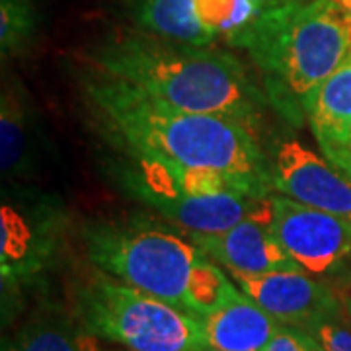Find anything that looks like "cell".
<instances>
[{"label": "cell", "instance_id": "7", "mask_svg": "<svg viewBox=\"0 0 351 351\" xmlns=\"http://www.w3.org/2000/svg\"><path fill=\"white\" fill-rule=\"evenodd\" d=\"M69 215L55 195L34 189H2L0 271L4 291L36 281L53 262Z\"/></svg>", "mask_w": 351, "mask_h": 351}, {"label": "cell", "instance_id": "6", "mask_svg": "<svg viewBox=\"0 0 351 351\" xmlns=\"http://www.w3.org/2000/svg\"><path fill=\"white\" fill-rule=\"evenodd\" d=\"M117 180L131 197L188 232L219 234L250 217L274 221V195L256 197L242 191L191 193L176 186L162 166L151 160L129 158L117 168Z\"/></svg>", "mask_w": 351, "mask_h": 351}, {"label": "cell", "instance_id": "4", "mask_svg": "<svg viewBox=\"0 0 351 351\" xmlns=\"http://www.w3.org/2000/svg\"><path fill=\"white\" fill-rule=\"evenodd\" d=\"M82 244L88 262L106 276L189 313L193 271L207 256L189 237L154 219L125 217L86 223Z\"/></svg>", "mask_w": 351, "mask_h": 351}, {"label": "cell", "instance_id": "2", "mask_svg": "<svg viewBox=\"0 0 351 351\" xmlns=\"http://www.w3.org/2000/svg\"><path fill=\"white\" fill-rule=\"evenodd\" d=\"M92 73L172 108L221 115L258 133L265 96L239 57L147 34H117L88 55Z\"/></svg>", "mask_w": 351, "mask_h": 351}, {"label": "cell", "instance_id": "23", "mask_svg": "<svg viewBox=\"0 0 351 351\" xmlns=\"http://www.w3.org/2000/svg\"><path fill=\"white\" fill-rule=\"evenodd\" d=\"M346 311H348V316H350V320H351V297L348 299V304H346Z\"/></svg>", "mask_w": 351, "mask_h": 351}, {"label": "cell", "instance_id": "11", "mask_svg": "<svg viewBox=\"0 0 351 351\" xmlns=\"http://www.w3.org/2000/svg\"><path fill=\"white\" fill-rule=\"evenodd\" d=\"M189 239L213 262L226 267L230 276H263L281 269H301L277 242L271 223L262 219H244L219 234L189 232Z\"/></svg>", "mask_w": 351, "mask_h": 351}, {"label": "cell", "instance_id": "21", "mask_svg": "<svg viewBox=\"0 0 351 351\" xmlns=\"http://www.w3.org/2000/svg\"><path fill=\"white\" fill-rule=\"evenodd\" d=\"M256 6H260L263 12L267 10V8H274V6H277V4H281V2H285V0H252Z\"/></svg>", "mask_w": 351, "mask_h": 351}, {"label": "cell", "instance_id": "13", "mask_svg": "<svg viewBox=\"0 0 351 351\" xmlns=\"http://www.w3.org/2000/svg\"><path fill=\"white\" fill-rule=\"evenodd\" d=\"M203 341L215 351H263L279 322L239 285L215 311L199 316Z\"/></svg>", "mask_w": 351, "mask_h": 351}, {"label": "cell", "instance_id": "5", "mask_svg": "<svg viewBox=\"0 0 351 351\" xmlns=\"http://www.w3.org/2000/svg\"><path fill=\"white\" fill-rule=\"evenodd\" d=\"M76 316L127 351H201L199 318L96 269L76 291Z\"/></svg>", "mask_w": 351, "mask_h": 351}, {"label": "cell", "instance_id": "16", "mask_svg": "<svg viewBox=\"0 0 351 351\" xmlns=\"http://www.w3.org/2000/svg\"><path fill=\"white\" fill-rule=\"evenodd\" d=\"M137 20L156 38L199 47L215 43L197 20L195 0H138Z\"/></svg>", "mask_w": 351, "mask_h": 351}, {"label": "cell", "instance_id": "22", "mask_svg": "<svg viewBox=\"0 0 351 351\" xmlns=\"http://www.w3.org/2000/svg\"><path fill=\"white\" fill-rule=\"evenodd\" d=\"M336 2H338L339 6H341V8H343L346 12L351 14V0H336Z\"/></svg>", "mask_w": 351, "mask_h": 351}, {"label": "cell", "instance_id": "9", "mask_svg": "<svg viewBox=\"0 0 351 351\" xmlns=\"http://www.w3.org/2000/svg\"><path fill=\"white\" fill-rule=\"evenodd\" d=\"M269 172L281 195L351 219V178L301 141H279L269 156Z\"/></svg>", "mask_w": 351, "mask_h": 351}, {"label": "cell", "instance_id": "10", "mask_svg": "<svg viewBox=\"0 0 351 351\" xmlns=\"http://www.w3.org/2000/svg\"><path fill=\"white\" fill-rule=\"evenodd\" d=\"M250 299L279 324L311 330L341 314L336 295L302 269H281L263 276H230Z\"/></svg>", "mask_w": 351, "mask_h": 351}, {"label": "cell", "instance_id": "19", "mask_svg": "<svg viewBox=\"0 0 351 351\" xmlns=\"http://www.w3.org/2000/svg\"><path fill=\"white\" fill-rule=\"evenodd\" d=\"M306 332H311L326 351H351V328L341 320V314L314 324Z\"/></svg>", "mask_w": 351, "mask_h": 351}, {"label": "cell", "instance_id": "17", "mask_svg": "<svg viewBox=\"0 0 351 351\" xmlns=\"http://www.w3.org/2000/svg\"><path fill=\"white\" fill-rule=\"evenodd\" d=\"M262 8L252 0H195V14L207 36L234 43L260 16Z\"/></svg>", "mask_w": 351, "mask_h": 351}, {"label": "cell", "instance_id": "8", "mask_svg": "<svg viewBox=\"0 0 351 351\" xmlns=\"http://www.w3.org/2000/svg\"><path fill=\"white\" fill-rule=\"evenodd\" d=\"M271 230L281 248L314 277L336 271L351 254V219L274 195Z\"/></svg>", "mask_w": 351, "mask_h": 351}, {"label": "cell", "instance_id": "14", "mask_svg": "<svg viewBox=\"0 0 351 351\" xmlns=\"http://www.w3.org/2000/svg\"><path fill=\"white\" fill-rule=\"evenodd\" d=\"M2 351H98V346L76 313L57 302H41L4 341Z\"/></svg>", "mask_w": 351, "mask_h": 351}, {"label": "cell", "instance_id": "12", "mask_svg": "<svg viewBox=\"0 0 351 351\" xmlns=\"http://www.w3.org/2000/svg\"><path fill=\"white\" fill-rule=\"evenodd\" d=\"M322 154L351 178V57L304 101Z\"/></svg>", "mask_w": 351, "mask_h": 351}, {"label": "cell", "instance_id": "24", "mask_svg": "<svg viewBox=\"0 0 351 351\" xmlns=\"http://www.w3.org/2000/svg\"><path fill=\"white\" fill-rule=\"evenodd\" d=\"M201 351H215V350H209V348H203V350Z\"/></svg>", "mask_w": 351, "mask_h": 351}, {"label": "cell", "instance_id": "1", "mask_svg": "<svg viewBox=\"0 0 351 351\" xmlns=\"http://www.w3.org/2000/svg\"><path fill=\"white\" fill-rule=\"evenodd\" d=\"M82 90L100 133L127 158L213 170L271 195L269 156L246 125L221 115L178 110L96 73Z\"/></svg>", "mask_w": 351, "mask_h": 351}, {"label": "cell", "instance_id": "20", "mask_svg": "<svg viewBox=\"0 0 351 351\" xmlns=\"http://www.w3.org/2000/svg\"><path fill=\"white\" fill-rule=\"evenodd\" d=\"M263 351H326L311 332L297 326L281 324Z\"/></svg>", "mask_w": 351, "mask_h": 351}, {"label": "cell", "instance_id": "25", "mask_svg": "<svg viewBox=\"0 0 351 351\" xmlns=\"http://www.w3.org/2000/svg\"><path fill=\"white\" fill-rule=\"evenodd\" d=\"M350 16H351V14H350Z\"/></svg>", "mask_w": 351, "mask_h": 351}, {"label": "cell", "instance_id": "3", "mask_svg": "<svg viewBox=\"0 0 351 351\" xmlns=\"http://www.w3.org/2000/svg\"><path fill=\"white\" fill-rule=\"evenodd\" d=\"M232 45L250 53L269 98L299 121L306 98L351 57V16L336 0H285Z\"/></svg>", "mask_w": 351, "mask_h": 351}, {"label": "cell", "instance_id": "18", "mask_svg": "<svg viewBox=\"0 0 351 351\" xmlns=\"http://www.w3.org/2000/svg\"><path fill=\"white\" fill-rule=\"evenodd\" d=\"M38 8L34 0H0V51L4 57L20 53L34 39Z\"/></svg>", "mask_w": 351, "mask_h": 351}, {"label": "cell", "instance_id": "15", "mask_svg": "<svg viewBox=\"0 0 351 351\" xmlns=\"http://www.w3.org/2000/svg\"><path fill=\"white\" fill-rule=\"evenodd\" d=\"M38 125L24 92L6 84L0 104V164L4 182L24 178L38 166Z\"/></svg>", "mask_w": 351, "mask_h": 351}]
</instances>
